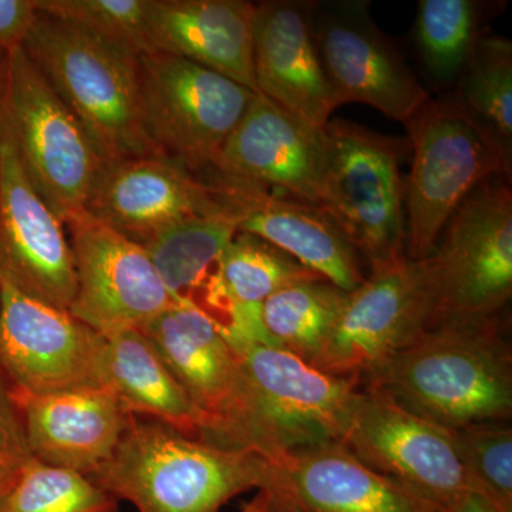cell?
<instances>
[{"label": "cell", "mask_w": 512, "mask_h": 512, "mask_svg": "<svg viewBox=\"0 0 512 512\" xmlns=\"http://www.w3.org/2000/svg\"><path fill=\"white\" fill-rule=\"evenodd\" d=\"M268 493V491H266ZM269 494V493H268ZM271 495V512H299L296 508H293L291 504L285 503V501L275 498Z\"/></svg>", "instance_id": "74e56055"}, {"label": "cell", "mask_w": 512, "mask_h": 512, "mask_svg": "<svg viewBox=\"0 0 512 512\" xmlns=\"http://www.w3.org/2000/svg\"><path fill=\"white\" fill-rule=\"evenodd\" d=\"M433 298L423 262L403 258L370 271L346 293L328 339L311 365L362 380L430 328Z\"/></svg>", "instance_id": "30bf717a"}, {"label": "cell", "mask_w": 512, "mask_h": 512, "mask_svg": "<svg viewBox=\"0 0 512 512\" xmlns=\"http://www.w3.org/2000/svg\"><path fill=\"white\" fill-rule=\"evenodd\" d=\"M450 512H498L493 505L488 503L480 494L470 491L464 494Z\"/></svg>", "instance_id": "e575fe53"}, {"label": "cell", "mask_w": 512, "mask_h": 512, "mask_svg": "<svg viewBox=\"0 0 512 512\" xmlns=\"http://www.w3.org/2000/svg\"><path fill=\"white\" fill-rule=\"evenodd\" d=\"M150 0H35L37 12L83 29L140 57L151 52Z\"/></svg>", "instance_id": "4dcf8cb0"}, {"label": "cell", "mask_w": 512, "mask_h": 512, "mask_svg": "<svg viewBox=\"0 0 512 512\" xmlns=\"http://www.w3.org/2000/svg\"><path fill=\"white\" fill-rule=\"evenodd\" d=\"M101 336V383L124 410L205 440L204 417L146 335L140 329H120Z\"/></svg>", "instance_id": "d4e9b609"}, {"label": "cell", "mask_w": 512, "mask_h": 512, "mask_svg": "<svg viewBox=\"0 0 512 512\" xmlns=\"http://www.w3.org/2000/svg\"><path fill=\"white\" fill-rule=\"evenodd\" d=\"M144 130L158 157L200 177L217 163L256 93L168 53L138 57Z\"/></svg>", "instance_id": "ba28073f"}, {"label": "cell", "mask_w": 512, "mask_h": 512, "mask_svg": "<svg viewBox=\"0 0 512 512\" xmlns=\"http://www.w3.org/2000/svg\"><path fill=\"white\" fill-rule=\"evenodd\" d=\"M13 394L33 460L87 477L113 456L130 417L106 386Z\"/></svg>", "instance_id": "44dd1931"}, {"label": "cell", "mask_w": 512, "mask_h": 512, "mask_svg": "<svg viewBox=\"0 0 512 512\" xmlns=\"http://www.w3.org/2000/svg\"><path fill=\"white\" fill-rule=\"evenodd\" d=\"M420 261L433 298L429 329L497 318L512 295L511 177L495 175L478 185Z\"/></svg>", "instance_id": "8992f818"}, {"label": "cell", "mask_w": 512, "mask_h": 512, "mask_svg": "<svg viewBox=\"0 0 512 512\" xmlns=\"http://www.w3.org/2000/svg\"><path fill=\"white\" fill-rule=\"evenodd\" d=\"M37 15L35 0H0V50L9 53L23 47Z\"/></svg>", "instance_id": "836d02e7"}, {"label": "cell", "mask_w": 512, "mask_h": 512, "mask_svg": "<svg viewBox=\"0 0 512 512\" xmlns=\"http://www.w3.org/2000/svg\"><path fill=\"white\" fill-rule=\"evenodd\" d=\"M453 436L474 493L498 512H512L511 427L503 421L471 424Z\"/></svg>", "instance_id": "1f68e13d"}, {"label": "cell", "mask_w": 512, "mask_h": 512, "mask_svg": "<svg viewBox=\"0 0 512 512\" xmlns=\"http://www.w3.org/2000/svg\"><path fill=\"white\" fill-rule=\"evenodd\" d=\"M346 293L320 276L292 282L276 291L261 311L269 345L311 363L325 345Z\"/></svg>", "instance_id": "83f0119b"}, {"label": "cell", "mask_w": 512, "mask_h": 512, "mask_svg": "<svg viewBox=\"0 0 512 512\" xmlns=\"http://www.w3.org/2000/svg\"><path fill=\"white\" fill-rule=\"evenodd\" d=\"M207 173L264 190L279 188L323 208L322 130H313L255 94Z\"/></svg>", "instance_id": "d6986e66"}, {"label": "cell", "mask_w": 512, "mask_h": 512, "mask_svg": "<svg viewBox=\"0 0 512 512\" xmlns=\"http://www.w3.org/2000/svg\"><path fill=\"white\" fill-rule=\"evenodd\" d=\"M0 271L33 298L69 311L76 295V269L66 227L30 183L2 106Z\"/></svg>", "instance_id": "2e32d148"}, {"label": "cell", "mask_w": 512, "mask_h": 512, "mask_svg": "<svg viewBox=\"0 0 512 512\" xmlns=\"http://www.w3.org/2000/svg\"><path fill=\"white\" fill-rule=\"evenodd\" d=\"M254 9L248 0H150L151 52L168 53L256 92Z\"/></svg>", "instance_id": "603a6c76"}, {"label": "cell", "mask_w": 512, "mask_h": 512, "mask_svg": "<svg viewBox=\"0 0 512 512\" xmlns=\"http://www.w3.org/2000/svg\"><path fill=\"white\" fill-rule=\"evenodd\" d=\"M101 349V333L23 292L0 271V370L13 389L103 386Z\"/></svg>", "instance_id": "5bb4252c"}, {"label": "cell", "mask_w": 512, "mask_h": 512, "mask_svg": "<svg viewBox=\"0 0 512 512\" xmlns=\"http://www.w3.org/2000/svg\"><path fill=\"white\" fill-rule=\"evenodd\" d=\"M32 461L22 412L12 384L0 370V473L22 470Z\"/></svg>", "instance_id": "d6a6232c"}, {"label": "cell", "mask_w": 512, "mask_h": 512, "mask_svg": "<svg viewBox=\"0 0 512 512\" xmlns=\"http://www.w3.org/2000/svg\"><path fill=\"white\" fill-rule=\"evenodd\" d=\"M221 276L234 313V328L227 338L229 345H269L261 320L266 299L285 285L319 275L264 239L238 231L222 256Z\"/></svg>", "instance_id": "484cf974"}, {"label": "cell", "mask_w": 512, "mask_h": 512, "mask_svg": "<svg viewBox=\"0 0 512 512\" xmlns=\"http://www.w3.org/2000/svg\"><path fill=\"white\" fill-rule=\"evenodd\" d=\"M366 389L448 430L512 413L511 353L497 318L426 330L362 379Z\"/></svg>", "instance_id": "6da1fadb"}, {"label": "cell", "mask_w": 512, "mask_h": 512, "mask_svg": "<svg viewBox=\"0 0 512 512\" xmlns=\"http://www.w3.org/2000/svg\"><path fill=\"white\" fill-rule=\"evenodd\" d=\"M20 471L22 470L9 471V473H0V505H2L6 495H8L10 488H12L13 484H15L16 478H18Z\"/></svg>", "instance_id": "8d00e7d4"}, {"label": "cell", "mask_w": 512, "mask_h": 512, "mask_svg": "<svg viewBox=\"0 0 512 512\" xmlns=\"http://www.w3.org/2000/svg\"><path fill=\"white\" fill-rule=\"evenodd\" d=\"M6 69H8V52L0 50V97H2L3 87H5Z\"/></svg>", "instance_id": "f35d334b"}, {"label": "cell", "mask_w": 512, "mask_h": 512, "mask_svg": "<svg viewBox=\"0 0 512 512\" xmlns=\"http://www.w3.org/2000/svg\"><path fill=\"white\" fill-rule=\"evenodd\" d=\"M313 36L339 107L363 103L406 124L430 99L370 12L369 0H309Z\"/></svg>", "instance_id": "8fae6325"}, {"label": "cell", "mask_w": 512, "mask_h": 512, "mask_svg": "<svg viewBox=\"0 0 512 512\" xmlns=\"http://www.w3.org/2000/svg\"><path fill=\"white\" fill-rule=\"evenodd\" d=\"M89 478L138 512H220L238 494L272 490L276 470L255 451L130 414L113 456Z\"/></svg>", "instance_id": "7a4b0ae2"}, {"label": "cell", "mask_w": 512, "mask_h": 512, "mask_svg": "<svg viewBox=\"0 0 512 512\" xmlns=\"http://www.w3.org/2000/svg\"><path fill=\"white\" fill-rule=\"evenodd\" d=\"M198 178L211 185L222 214L239 232L264 239L342 291L365 281L359 254L323 208L217 174Z\"/></svg>", "instance_id": "e0dca14e"}, {"label": "cell", "mask_w": 512, "mask_h": 512, "mask_svg": "<svg viewBox=\"0 0 512 512\" xmlns=\"http://www.w3.org/2000/svg\"><path fill=\"white\" fill-rule=\"evenodd\" d=\"M66 229L76 269L74 318L99 333L140 329L175 305L146 248L87 212Z\"/></svg>", "instance_id": "9a60e30c"}, {"label": "cell", "mask_w": 512, "mask_h": 512, "mask_svg": "<svg viewBox=\"0 0 512 512\" xmlns=\"http://www.w3.org/2000/svg\"><path fill=\"white\" fill-rule=\"evenodd\" d=\"M275 470L268 493L299 512H440L367 466L342 441L293 450Z\"/></svg>", "instance_id": "7402d4cb"}, {"label": "cell", "mask_w": 512, "mask_h": 512, "mask_svg": "<svg viewBox=\"0 0 512 512\" xmlns=\"http://www.w3.org/2000/svg\"><path fill=\"white\" fill-rule=\"evenodd\" d=\"M505 2L420 0L414 22V45L420 66L436 89L450 93L466 70L474 50L488 35L490 22Z\"/></svg>", "instance_id": "4316f807"}, {"label": "cell", "mask_w": 512, "mask_h": 512, "mask_svg": "<svg viewBox=\"0 0 512 512\" xmlns=\"http://www.w3.org/2000/svg\"><path fill=\"white\" fill-rule=\"evenodd\" d=\"M231 346L254 390L272 464L298 448L342 441L362 380L329 375L266 343Z\"/></svg>", "instance_id": "7c38bea8"}, {"label": "cell", "mask_w": 512, "mask_h": 512, "mask_svg": "<svg viewBox=\"0 0 512 512\" xmlns=\"http://www.w3.org/2000/svg\"><path fill=\"white\" fill-rule=\"evenodd\" d=\"M237 232L234 221L214 215L174 225L144 245L175 305L200 312L225 338L234 313L222 285V256Z\"/></svg>", "instance_id": "cb8c5ba5"}, {"label": "cell", "mask_w": 512, "mask_h": 512, "mask_svg": "<svg viewBox=\"0 0 512 512\" xmlns=\"http://www.w3.org/2000/svg\"><path fill=\"white\" fill-rule=\"evenodd\" d=\"M140 330L204 417L205 440L269 460L254 390L220 329L195 309L173 305Z\"/></svg>", "instance_id": "9c48e42d"}, {"label": "cell", "mask_w": 512, "mask_h": 512, "mask_svg": "<svg viewBox=\"0 0 512 512\" xmlns=\"http://www.w3.org/2000/svg\"><path fill=\"white\" fill-rule=\"evenodd\" d=\"M0 512H119V501L92 478L33 460L20 471Z\"/></svg>", "instance_id": "f546056e"}, {"label": "cell", "mask_w": 512, "mask_h": 512, "mask_svg": "<svg viewBox=\"0 0 512 512\" xmlns=\"http://www.w3.org/2000/svg\"><path fill=\"white\" fill-rule=\"evenodd\" d=\"M512 160V42L487 35L451 90Z\"/></svg>", "instance_id": "f1b7e54d"}, {"label": "cell", "mask_w": 512, "mask_h": 512, "mask_svg": "<svg viewBox=\"0 0 512 512\" xmlns=\"http://www.w3.org/2000/svg\"><path fill=\"white\" fill-rule=\"evenodd\" d=\"M23 50L103 164L157 156L144 130L137 55L40 12Z\"/></svg>", "instance_id": "3957f363"}, {"label": "cell", "mask_w": 512, "mask_h": 512, "mask_svg": "<svg viewBox=\"0 0 512 512\" xmlns=\"http://www.w3.org/2000/svg\"><path fill=\"white\" fill-rule=\"evenodd\" d=\"M87 214L144 247L165 229L222 210L210 184L167 158L146 156L103 164Z\"/></svg>", "instance_id": "ac0fdd59"}, {"label": "cell", "mask_w": 512, "mask_h": 512, "mask_svg": "<svg viewBox=\"0 0 512 512\" xmlns=\"http://www.w3.org/2000/svg\"><path fill=\"white\" fill-rule=\"evenodd\" d=\"M342 443L382 476L450 512L473 490L453 430L414 416L382 394L357 393Z\"/></svg>", "instance_id": "4fadbf2b"}, {"label": "cell", "mask_w": 512, "mask_h": 512, "mask_svg": "<svg viewBox=\"0 0 512 512\" xmlns=\"http://www.w3.org/2000/svg\"><path fill=\"white\" fill-rule=\"evenodd\" d=\"M239 512H271V495L258 491L254 500L249 501Z\"/></svg>", "instance_id": "d590c367"}, {"label": "cell", "mask_w": 512, "mask_h": 512, "mask_svg": "<svg viewBox=\"0 0 512 512\" xmlns=\"http://www.w3.org/2000/svg\"><path fill=\"white\" fill-rule=\"evenodd\" d=\"M0 106L20 163L50 210L64 227L86 214L103 161L23 47L8 53Z\"/></svg>", "instance_id": "52a82bcc"}, {"label": "cell", "mask_w": 512, "mask_h": 512, "mask_svg": "<svg viewBox=\"0 0 512 512\" xmlns=\"http://www.w3.org/2000/svg\"><path fill=\"white\" fill-rule=\"evenodd\" d=\"M412 167L407 180V258H427L454 211L478 185L512 175V160L453 94L430 97L404 124Z\"/></svg>", "instance_id": "277c9868"}, {"label": "cell", "mask_w": 512, "mask_h": 512, "mask_svg": "<svg viewBox=\"0 0 512 512\" xmlns=\"http://www.w3.org/2000/svg\"><path fill=\"white\" fill-rule=\"evenodd\" d=\"M256 92L322 130L339 109L313 36L309 0H265L254 9Z\"/></svg>", "instance_id": "ffe728a7"}, {"label": "cell", "mask_w": 512, "mask_h": 512, "mask_svg": "<svg viewBox=\"0 0 512 512\" xmlns=\"http://www.w3.org/2000/svg\"><path fill=\"white\" fill-rule=\"evenodd\" d=\"M323 210L336 221L370 271L406 258V191L400 165L407 138L384 136L343 119L322 128Z\"/></svg>", "instance_id": "5b68a950"}]
</instances>
